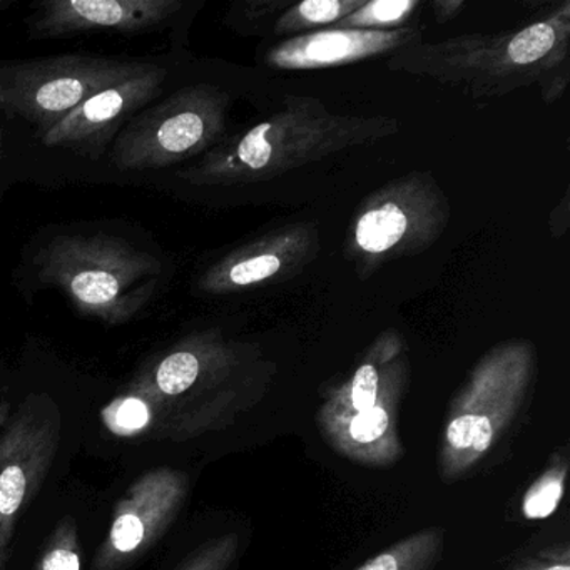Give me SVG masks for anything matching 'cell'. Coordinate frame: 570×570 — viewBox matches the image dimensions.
I'll list each match as a JSON object with an SVG mask.
<instances>
[{"mask_svg": "<svg viewBox=\"0 0 570 570\" xmlns=\"http://www.w3.org/2000/svg\"><path fill=\"white\" fill-rule=\"evenodd\" d=\"M275 366L258 346L195 333L141 366L99 413L125 440L195 439L223 429L263 395Z\"/></svg>", "mask_w": 570, "mask_h": 570, "instance_id": "obj_1", "label": "cell"}, {"mask_svg": "<svg viewBox=\"0 0 570 570\" xmlns=\"http://www.w3.org/2000/svg\"><path fill=\"white\" fill-rule=\"evenodd\" d=\"M392 72L432 79L469 98H502L535 86L547 105L570 81V2L539 21L497 35H460L419 42L386 61Z\"/></svg>", "mask_w": 570, "mask_h": 570, "instance_id": "obj_2", "label": "cell"}, {"mask_svg": "<svg viewBox=\"0 0 570 570\" xmlns=\"http://www.w3.org/2000/svg\"><path fill=\"white\" fill-rule=\"evenodd\" d=\"M400 129L385 116L338 115L312 96L288 95L258 125L226 136L179 178L196 188L258 185L373 145Z\"/></svg>", "mask_w": 570, "mask_h": 570, "instance_id": "obj_3", "label": "cell"}, {"mask_svg": "<svg viewBox=\"0 0 570 570\" xmlns=\"http://www.w3.org/2000/svg\"><path fill=\"white\" fill-rule=\"evenodd\" d=\"M410 383L402 333H380L348 376L330 389L316 422L328 445L353 463L389 466L403 455L400 405Z\"/></svg>", "mask_w": 570, "mask_h": 570, "instance_id": "obj_4", "label": "cell"}, {"mask_svg": "<svg viewBox=\"0 0 570 570\" xmlns=\"http://www.w3.org/2000/svg\"><path fill=\"white\" fill-rule=\"evenodd\" d=\"M535 380V350L522 340L502 343L470 373L446 416L439 452L445 483L472 475L503 442L529 402Z\"/></svg>", "mask_w": 570, "mask_h": 570, "instance_id": "obj_5", "label": "cell"}, {"mask_svg": "<svg viewBox=\"0 0 570 570\" xmlns=\"http://www.w3.org/2000/svg\"><path fill=\"white\" fill-rule=\"evenodd\" d=\"M36 266L45 285L58 286L82 315L111 326L146 308L163 272L158 258L109 235L58 236Z\"/></svg>", "mask_w": 570, "mask_h": 570, "instance_id": "obj_6", "label": "cell"}, {"mask_svg": "<svg viewBox=\"0 0 570 570\" xmlns=\"http://www.w3.org/2000/svg\"><path fill=\"white\" fill-rule=\"evenodd\" d=\"M452 218V206L430 173L412 171L366 196L350 219L346 259L362 278L383 265L432 248Z\"/></svg>", "mask_w": 570, "mask_h": 570, "instance_id": "obj_7", "label": "cell"}, {"mask_svg": "<svg viewBox=\"0 0 570 570\" xmlns=\"http://www.w3.org/2000/svg\"><path fill=\"white\" fill-rule=\"evenodd\" d=\"M229 106V96L216 86L179 89L121 129L112 163L125 171H141L205 156L226 138Z\"/></svg>", "mask_w": 570, "mask_h": 570, "instance_id": "obj_8", "label": "cell"}, {"mask_svg": "<svg viewBox=\"0 0 570 570\" xmlns=\"http://www.w3.org/2000/svg\"><path fill=\"white\" fill-rule=\"evenodd\" d=\"M151 68L146 62L91 56L2 62L0 109L31 122L45 136L86 99Z\"/></svg>", "mask_w": 570, "mask_h": 570, "instance_id": "obj_9", "label": "cell"}, {"mask_svg": "<svg viewBox=\"0 0 570 570\" xmlns=\"http://www.w3.org/2000/svg\"><path fill=\"white\" fill-rule=\"evenodd\" d=\"M61 416L26 402L0 433V570L8 569L19 520L55 462Z\"/></svg>", "mask_w": 570, "mask_h": 570, "instance_id": "obj_10", "label": "cell"}, {"mask_svg": "<svg viewBox=\"0 0 570 570\" xmlns=\"http://www.w3.org/2000/svg\"><path fill=\"white\" fill-rule=\"evenodd\" d=\"M322 252L313 222L286 223L226 252L199 275L196 286L208 296L239 295L288 282L316 262Z\"/></svg>", "mask_w": 570, "mask_h": 570, "instance_id": "obj_11", "label": "cell"}, {"mask_svg": "<svg viewBox=\"0 0 570 570\" xmlns=\"http://www.w3.org/2000/svg\"><path fill=\"white\" fill-rule=\"evenodd\" d=\"M188 495V475L169 466L149 470L119 499L92 570H126L171 527Z\"/></svg>", "mask_w": 570, "mask_h": 570, "instance_id": "obj_12", "label": "cell"}, {"mask_svg": "<svg viewBox=\"0 0 570 570\" xmlns=\"http://www.w3.org/2000/svg\"><path fill=\"white\" fill-rule=\"evenodd\" d=\"M166 76L165 68L153 66L136 78L102 89L52 126L42 136V142L89 159L101 158L109 142L121 131L122 122L159 95Z\"/></svg>", "mask_w": 570, "mask_h": 570, "instance_id": "obj_13", "label": "cell"}, {"mask_svg": "<svg viewBox=\"0 0 570 570\" xmlns=\"http://www.w3.org/2000/svg\"><path fill=\"white\" fill-rule=\"evenodd\" d=\"M181 9L179 0H49L35 6L29 28L45 39L91 32L142 35L161 28Z\"/></svg>", "mask_w": 570, "mask_h": 570, "instance_id": "obj_14", "label": "cell"}, {"mask_svg": "<svg viewBox=\"0 0 570 570\" xmlns=\"http://www.w3.org/2000/svg\"><path fill=\"white\" fill-rule=\"evenodd\" d=\"M425 28L410 26L399 31H356L323 29L312 35L283 39L265 52V65L278 71H316L345 68L370 59L392 58L405 48L423 41Z\"/></svg>", "mask_w": 570, "mask_h": 570, "instance_id": "obj_15", "label": "cell"}, {"mask_svg": "<svg viewBox=\"0 0 570 570\" xmlns=\"http://www.w3.org/2000/svg\"><path fill=\"white\" fill-rule=\"evenodd\" d=\"M443 546L445 532L440 527L419 530L366 560L358 570H435Z\"/></svg>", "mask_w": 570, "mask_h": 570, "instance_id": "obj_16", "label": "cell"}, {"mask_svg": "<svg viewBox=\"0 0 570 570\" xmlns=\"http://www.w3.org/2000/svg\"><path fill=\"white\" fill-rule=\"evenodd\" d=\"M365 0H303L293 2L272 28L273 38L289 39L333 28L352 14Z\"/></svg>", "mask_w": 570, "mask_h": 570, "instance_id": "obj_17", "label": "cell"}, {"mask_svg": "<svg viewBox=\"0 0 570 570\" xmlns=\"http://www.w3.org/2000/svg\"><path fill=\"white\" fill-rule=\"evenodd\" d=\"M420 0H365L356 11L330 29L390 32L419 24Z\"/></svg>", "mask_w": 570, "mask_h": 570, "instance_id": "obj_18", "label": "cell"}, {"mask_svg": "<svg viewBox=\"0 0 570 570\" xmlns=\"http://www.w3.org/2000/svg\"><path fill=\"white\" fill-rule=\"evenodd\" d=\"M567 472H569L567 453H556L546 472L529 487L523 495L522 512L527 519H547L556 512L562 500Z\"/></svg>", "mask_w": 570, "mask_h": 570, "instance_id": "obj_19", "label": "cell"}, {"mask_svg": "<svg viewBox=\"0 0 570 570\" xmlns=\"http://www.w3.org/2000/svg\"><path fill=\"white\" fill-rule=\"evenodd\" d=\"M289 6L292 0H239L226 12L225 24L242 36H262Z\"/></svg>", "mask_w": 570, "mask_h": 570, "instance_id": "obj_20", "label": "cell"}, {"mask_svg": "<svg viewBox=\"0 0 570 570\" xmlns=\"http://www.w3.org/2000/svg\"><path fill=\"white\" fill-rule=\"evenodd\" d=\"M36 570H82L78 523L72 517L59 520L46 542Z\"/></svg>", "mask_w": 570, "mask_h": 570, "instance_id": "obj_21", "label": "cell"}, {"mask_svg": "<svg viewBox=\"0 0 570 570\" xmlns=\"http://www.w3.org/2000/svg\"><path fill=\"white\" fill-rule=\"evenodd\" d=\"M238 547V533L216 537L198 547L178 570H228L235 562Z\"/></svg>", "mask_w": 570, "mask_h": 570, "instance_id": "obj_22", "label": "cell"}, {"mask_svg": "<svg viewBox=\"0 0 570 570\" xmlns=\"http://www.w3.org/2000/svg\"><path fill=\"white\" fill-rule=\"evenodd\" d=\"M507 570H570V552L567 546H553L532 557H525Z\"/></svg>", "mask_w": 570, "mask_h": 570, "instance_id": "obj_23", "label": "cell"}, {"mask_svg": "<svg viewBox=\"0 0 570 570\" xmlns=\"http://www.w3.org/2000/svg\"><path fill=\"white\" fill-rule=\"evenodd\" d=\"M429 8L432 9L433 18L439 24H446V22L459 18L466 4L462 0H433Z\"/></svg>", "mask_w": 570, "mask_h": 570, "instance_id": "obj_24", "label": "cell"}, {"mask_svg": "<svg viewBox=\"0 0 570 570\" xmlns=\"http://www.w3.org/2000/svg\"><path fill=\"white\" fill-rule=\"evenodd\" d=\"M11 6V0H0V11H4Z\"/></svg>", "mask_w": 570, "mask_h": 570, "instance_id": "obj_25", "label": "cell"}, {"mask_svg": "<svg viewBox=\"0 0 570 570\" xmlns=\"http://www.w3.org/2000/svg\"><path fill=\"white\" fill-rule=\"evenodd\" d=\"M6 413H8V405L2 403V405H0V419L4 420Z\"/></svg>", "mask_w": 570, "mask_h": 570, "instance_id": "obj_26", "label": "cell"}]
</instances>
